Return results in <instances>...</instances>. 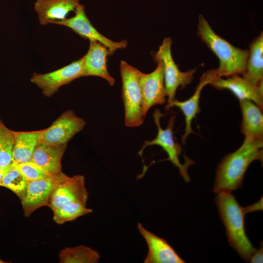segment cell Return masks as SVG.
Here are the masks:
<instances>
[{
	"label": "cell",
	"instance_id": "27",
	"mask_svg": "<svg viewBox=\"0 0 263 263\" xmlns=\"http://www.w3.org/2000/svg\"><path fill=\"white\" fill-rule=\"evenodd\" d=\"M263 245L258 250H255L254 253L251 255L250 260V263H263Z\"/></svg>",
	"mask_w": 263,
	"mask_h": 263
},
{
	"label": "cell",
	"instance_id": "24",
	"mask_svg": "<svg viewBox=\"0 0 263 263\" xmlns=\"http://www.w3.org/2000/svg\"><path fill=\"white\" fill-rule=\"evenodd\" d=\"M14 144L13 131L0 120V168L7 169L12 165Z\"/></svg>",
	"mask_w": 263,
	"mask_h": 263
},
{
	"label": "cell",
	"instance_id": "25",
	"mask_svg": "<svg viewBox=\"0 0 263 263\" xmlns=\"http://www.w3.org/2000/svg\"><path fill=\"white\" fill-rule=\"evenodd\" d=\"M28 181L12 164L5 172L0 186L8 188L21 200L25 193Z\"/></svg>",
	"mask_w": 263,
	"mask_h": 263
},
{
	"label": "cell",
	"instance_id": "28",
	"mask_svg": "<svg viewBox=\"0 0 263 263\" xmlns=\"http://www.w3.org/2000/svg\"><path fill=\"white\" fill-rule=\"evenodd\" d=\"M245 210L246 213L254 211L263 210V199L262 198L259 201L254 204L245 207Z\"/></svg>",
	"mask_w": 263,
	"mask_h": 263
},
{
	"label": "cell",
	"instance_id": "21",
	"mask_svg": "<svg viewBox=\"0 0 263 263\" xmlns=\"http://www.w3.org/2000/svg\"><path fill=\"white\" fill-rule=\"evenodd\" d=\"M43 131L44 129L31 132L13 131V164L31 160L33 153L36 146L40 143Z\"/></svg>",
	"mask_w": 263,
	"mask_h": 263
},
{
	"label": "cell",
	"instance_id": "2",
	"mask_svg": "<svg viewBox=\"0 0 263 263\" xmlns=\"http://www.w3.org/2000/svg\"><path fill=\"white\" fill-rule=\"evenodd\" d=\"M215 201L230 245L244 261H249L256 249L245 232V207L240 205L230 192L218 193Z\"/></svg>",
	"mask_w": 263,
	"mask_h": 263
},
{
	"label": "cell",
	"instance_id": "1",
	"mask_svg": "<svg viewBox=\"0 0 263 263\" xmlns=\"http://www.w3.org/2000/svg\"><path fill=\"white\" fill-rule=\"evenodd\" d=\"M263 140L244 138L236 151L225 155L219 164L213 191L230 192L240 188L244 174L254 161H263Z\"/></svg>",
	"mask_w": 263,
	"mask_h": 263
},
{
	"label": "cell",
	"instance_id": "29",
	"mask_svg": "<svg viewBox=\"0 0 263 263\" xmlns=\"http://www.w3.org/2000/svg\"><path fill=\"white\" fill-rule=\"evenodd\" d=\"M7 169H4L0 168V183H1L2 179L3 178V177Z\"/></svg>",
	"mask_w": 263,
	"mask_h": 263
},
{
	"label": "cell",
	"instance_id": "12",
	"mask_svg": "<svg viewBox=\"0 0 263 263\" xmlns=\"http://www.w3.org/2000/svg\"><path fill=\"white\" fill-rule=\"evenodd\" d=\"M65 174L62 172L58 175L28 181L24 195L20 200L25 216H29L39 207H48L54 188Z\"/></svg>",
	"mask_w": 263,
	"mask_h": 263
},
{
	"label": "cell",
	"instance_id": "14",
	"mask_svg": "<svg viewBox=\"0 0 263 263\" xmlns=\"http://www.w3.org/2000/svg\"><path fill=\"white\" fill-rule=\"evenodd\" d=\"M209 84L218 90H229L239 100H250L263 110V88L254 86L239 75L228 76L226 79L218 77L213 79Z\"/></svg>",
	"mask_w": 263,
	"mask_h": 263
},
{
	"label": "cell",
	"instance_id": "15",
	"mask_svg": "<svg viewBox=\"0 0 263 263\" xmlns=\"http://www.w3.org/2000/svg\"><path fill=\"white\" fill-rule=\"evenodd\" d=\"M218 77L216 69H211L204 73L200 78L199 83L194 94L189 99L183 101L175 99L171 103L170 108L174 106L179 108L185 117V130L182 136L183 144H186L187 139L190 134L194 133L191 124L193 119L200 111L199 101L202 90L207 84H209L213 79Z\"/></svg>",
	"mask_w": 263,
	"mask_h": 263
},
{
	"label": "cell",
	"instance_id": "23",
	"mask_svg": "<svg viewBox=\"0 0 263 263\" xmlns=\"http://www.w3.org/2000/svg\"><path fill=\"white\" fill-rule=\"evenodd\" d=\"M86 206V204L77 202L63 205L53 211V220L56 224H62L92 213L93 210Z\"/></svg>",
	"mask_w": 263,
	"mask_h": 263
},
{
	"label": "cell",
	"instance_id": "3",
	"mask_svg": "<svg viewBox=\"0 0 263 263\" xmlns=\"http://www.w3.org/2000/svg\"><path fill=\"white\" fill-rule=\"evenodd\" d=\"M197 34L219 60L216 69L218 77L243 74L246 69L248 50L237 48L218 35L203 17L200 15Z\"/></svg>",
	"mask_w": 263,
	"mask_h": 263
},
{
	"label": "cell",
	"instance_id": "9",
	"mask_svg": "<svg viewBox=\"0 0 263 263\" xmlns=\"http://www.w3.org/2000/svg\"><path fill=\"white\" fill-rule=\"evenodd\" d=\"M86 125L85 120L72 110L64 112L48 128L44 129L40 143L60 145L67 143Z\"/></svg>",
	"mask_w": 263,
	"mask_h": 263
},
{
	"label": "cell",
	"instance_id": "16",
	"mask_svg": "<svg viewBox=\"0 0 263 263\" xmlns=\"http://www.w3.org/2000/svg\"><path fill=\"white\" fill-rule=\"evenodd\" d=\"M108 56H110L109 51L106 46L97 41H90L88 51L83 56V76H99L113 86L115 80L107 69Z\"/></svg>",
	"mask_w": 263,
	"mask_h": 263
},
{
	"label": "cell",
	"instance_id": "20",
	"mask_svg": "<svg viewBox=\"0 0 263 263\" xmlns=\"http://www.w3.org/2000/svg\"><path fill=\"white\" fill-rule=\"evenodd\" d=\"M243 77L254 86L263 88V34L262 32L249 45L246 69Z\"/></svg>",
	"mask_w": 263,
	"mask_h": 263
},
{
	"label": "cell",
	"instance_id": "18",
	"mask_svg": "<svg viewBox=\"0 0 263 263\" xmlns=\"http://www.w3.org/2000/svg\"><path fill=\"white\" fill-rule=\"evenodd\" d=\"M67 144L53 145L39 143L33 153L31 160L50 175L62 172L61 159Z\"/></svg>",
	"mask_w": 263,
	"mask_h": 263
},
{
	"label": "cell",
	"instance_id": "11",
	"mask_svg": "<svg viewBox=\"0 0 263 263\" xmlns=\"http://www.w3.org/2000/svg\"><path fill=\"white\" fill-rule=\"evenodd\" d=\"M155 60L157 65L153 71L149 74L141 72L140 75L142 113L144 117L151 107L162 105L167 100L163 63L159 59Z\"/></svg>",
	"mask_w": 263,
	"mask_h": 263
},
{
	"label": "cell",
	"instance_id": "6",
	"mask_svg": "<svg viewBox=\"0 0 263 263\" xmlns=\"http://www.w3.org/2000/svg\"><path fill=\"white\" fill-rule=\"evenodd\" d=\"M171 44L170 38H165L154 56V59L160 60L163 65L165 85L168 97L165 106L167 111L170 109V104L175 99L178 88L180 86L183 88L190 84L195 72V69L187 72H182L179 70L172 56Z\"/></svg>",
	"mask_w": 263,
	"mask_h": 263
},
{
	"label": "cell",
	"instance_id": "7",
	"mask_svg": "<svg viewBox=\"0 0 263 263\" xmlns=\"http://www.w3.org/2000/svg\"><path fill=\"white\" fill-rule=\"evenodd\" d=\"M74 12L75 15L74 17L55 21L52 23L66 26L90 41H97L101 43L108 48L110 56L117 50L124 49L127 47L128 42L126 40L113 41L99 33L92 24L87 16L83 5L80 4Z\"/></svg>",
	"mask_w": 263,
	"mask_h": 263
},
{
	"label": "cell",
	"instance_id": "10",
	"mask_svg": "<svg viewBox=\"0 0 263 263\" xmlns=\"http://www.w3.org/2000/svg\"><path fill=\"white\" fill-rule=\"evenodd\" d=\"M82 175L70 177L65 174L56 185L51 194L48 207L52 211L66 204L77 202L86 204L88 192Z\"/></svg>",
	"mask_w": 263,
	"mask_h": 263
},
{
	"label": "cell",
	"instance_id": "30",
	"mask_svg": "<svg viewBox=\"0 0 263 263\" xmlns=\"http://www.w3.org/2000/svg\"><path fill=\"white\" fill-rule=\"evenodd\" d=\"M4 263V262H3V261L0 260V263Z\"/></svg>",
	"mask_w": 263,
	"mask_h": 263
},
{
	"label": "cell",
	"instance_id": "19",
	"mask_svg": "<svg viewBox=\"0 0 263 263\" xmlns=\"http://www.w3.org/2000/svg\"><path fill=\"white\" fill-rule=\"evenodd\" d=\"M239 102L242 114L241 132L245 138L263 140V110L250 100Z\"/></svg>",
	"mask_w": 263,
	"mask_h": 263
},
{
	"label": "cell",
	"instance_id": "22",
	"mask_svg": "<svg viewBox=\"0 0 263 263\" xmlns=\"http://www.w3.org/2000/svg\"><path fill=\"white\" fill-rule=\"evenodd\" d=\"M100 258L97 251L83 245L66 247L59 254L60 263H97Z\"/></svg>",
	"mask_w": 263,
	"mask_h": 263
},
{
	"label": "cell",
	"instance_id": "26",
	"mask_svg": "<svg viewBox=\"0 0 263 263\" xmlns=\"http://www.w3.org/2000/svg\"><path fill=\"white\" fill-rule=\"evenodd\" d=\"M13 165L28 181L37 180L52 175L47 173L43 169L32 161Z\"/></svg>",
	"mask_w": 263,
	"mask_h": 263
},
{
	"label": "cell",
	"instance_id": "8",
	"mask_svg": "<svg viewBox=\"0 0 263 263\" xmlns=\"http://www.w3.org/2000/svg\"><path fill=\"white\" fill-rule=\"evenodd\" d=\"M83 58L56 70L45 74L34 73L31 82L40 88L43 94L51 97L59 88L83 76Z\"/></svg>",
	"mask_w": 263,
	"mask_h": 263
},
{
	"label": "cell",
	"instance_id": "4",
	"mask_svg": "<svg viewBox=\"0 0 263 263\" xmlns=\"http://www.w3.org/2000/svg\"><path fill=\"white\" fill-rule=\"evenodd\" d=\"M122 79V97L125 111V124L136 127L144 122L142 97L139 83L141 71L124 60L120 63Z\"/></svg>",
	"mask_w": 263,
	"mask_h": 263
},
{
	"label": "cell",
	"instance_id": "13",
	"mask_svg": "<svg viewBox=\"0 0 263 263\" xmlns=\"http://www.w3.org/2000/svg\"><path fill=\"white\" fill-rule=\"evenodd\" d=\"M137 228L148 246L145 263H184L185 262L164 239L146 229L138 223Z\"/></svg>",
	"mask_w": 263,
	"mask_h": 263
},
{
	"label": "cell",
	"instance_id": "5",
	"mask_svg": "<svg viewBox=\"0 0 263 263\" xmlns=\"http://www.w3.org/2000/svg\"><path fill=\"white\" fill-rule=\"evenodd\" d=\"M160 110L154 111L153 117L154 123L157 126L158 132L155 138L153 140H146L138 151L139 155L142 158V154L145 149L152 145H158L161 147L167 153L168 158L172 164L179 170V173L186 182L190 181V178L188 173V169L189 166L193 164L192 160L188 159L182 164L179 159L183 149L181 145L175 142L173 136V128L175 121V116L172 115L170 116L166 129L162 128L160 125V118L163 116Z\"/></svg>",
	"mask_w": 263,
	"mask_h": 263
},
{
	"label": "cell",
	"instance_id": "17",
	"mask_svg": "<svg viewBox=\"0 0 263 263\" xmlns=\"http://www.w3.org/2000/svg\"><path fill=\"white\" fill-rule=\"evenodd\" d=\"M79 0H37L34 9L40 24L46 25L62 20L71 11H75L80 4Z\"/></svg>",
	"mask_w": 263,
	"mask_h": 263
}]
</instances>
